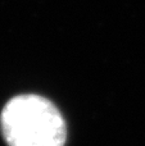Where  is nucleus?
I'll list each match as a JSON object with an SVG mask.
<instances>
[{
  "label": "nucleus",
  "mask_w": 145,
  "mask_h": 146,
  "mask_svg": "<svg viewBox=\"0 0 145 146\" xmlns=\"http://www.w3.org/2000/svg\"><path fill=\"white\" fill-rule=\"evenodd\" d=\"M0 129L8 146H64L67 126L53 101L36 94H21L7 101Z\"/></svg>",
  "instance_id": "obj_1"
}]
</instances>
